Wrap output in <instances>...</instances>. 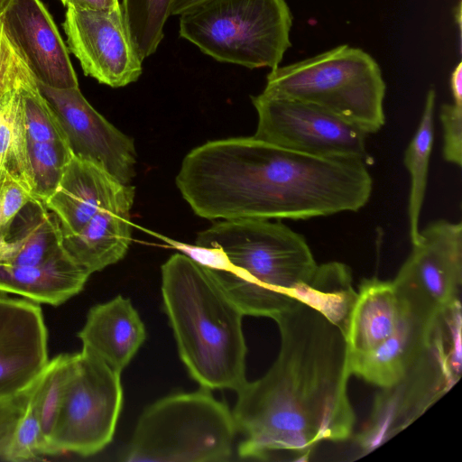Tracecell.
I'll use <instances>...</instances> for the list:
<instances>
[{
	"mask_svg": "<svg viewBox=\"0 0 462 462\" xmlns=\"http://www.w3.org/2000/svg\"><path fill=\"white\" fill-rule=\"evenodd\" d=\"M67 8L77 10L101 11L116 8L120 5L118 0H60Z\"/></svg>",
	"mask_w": 462,
	"mask_h": 462,
	"instance_id": "obj_35",
	"label": "cell"
},
{
	"mask_svg": "<svg viewBox=\"0 0 462 462\" xmlns=\"http://www.w3.org/2000/svg\"><path fill=\"white\" fill-rule=\"evenodd\" d=\"M48 362L47 329L41 307L0 296V400L30 388Z\"/></svg>",
	"mask_w": 462,
	"mask_h": 462,
	"instance_id": "obj_15",
	"label": "cell"
},
{
	"mask_svg": "<svg viewBox=\"0 0 462 462\" xmlns=\"http://www.w3.org/2000/svg\"><path fill=\"white\" fill-rule=\"evenodd\" d=\"M134 199V187L105 169L72 155L54 192L43 202L57 217L63 237L78 233L101 208Z\"/></svg>",
	"mask_w": 462,
	"mask_h": 462,
	"instance_id": "obj_16",
	"label": "cell"
},
{
	"mask_svg": "<svg viewBox=\"0 0 462 462\" xmlns=\"http://www.w3.org/2000/svg\"><path fill=\"white\" fill-rule=\"evenodd\" d=\"M172 0H121L131 42L142 60L152 55L164 37Z\"/></svg>",
	"mask_w": 462,
	"mask_h": 462,
	"instance_id": "obj_26",
	"label": "cell"
},
{
	"mask_svg": "<svg viewBox=\"0 0 462 462\" xmlns=\"http://www.w3.org/2000/svg\"><path fill=\"white\" fill-rule=\"evenodd\" d=\"M208 0H172L170 9V15H180L183 12Z\"/></svg>",
	"mask_w": 462,
	"mask_h": 462,
	"instance_id": "obj_37",
	"label": "cell"
},
{
	"mask_svg": "<svg viewBox=\"0 0 462 462\" xmlns=\"http://www.w3.org/2000/svg\"><path fill=\"white\" fill-rule=\"evenodd\" d=\"M35 383L30 388L17 395L0 400L1 458H5L17 424L25 410Z\"/></svg>",
	"mask_w": 462,
	"mask_h": 462,
	"instance_id": "obj_34",
	"label": "cell"
},
{
	"mask_svg": "<svg viewBox=\"0 0 462 462\" xmlns=\"http://www.w3.org/2000/svg\"><path fill=\"white\" fill-rule=\"evenodd\" d=\"M23 221L0 238V263L28 266L43 263L63 250V235L57 217L43 202L25 206Z\"/></svg>",
	"mask_w": 462,
	"mask_h": 462,
	"instance_id": "obj_22",
	"label": "cell"
},
{
	"mask_svg": "<svg viewBox=\"0 0 462 462\" xmlns=\"http://www.w3.org/2000/svg\"><path fill=\"white\" fill-rule=\"evenodd\" d=\"M236 433L232 411L208 389L176 393L143 411L122 460L227 461Z\"/></svg>",
	"mask_w": 462,
	"mask_h": 462,
	"instance_id": "obj_6",
	"label": "cell"
},
{
	"mask_svg": "<svg viewBox=\"0 0 462 462\" xmlns=\"http://www.w3.org/2000/svg\"><path fill=\"white\" fill-rule=\"evenodd\" d=\"M37 381L5 456V460L24 461L52 456L40 424L35 398Z\"/></svg>",
	"mask_w": 462,
	"mask_h": 462,
	"instance_id": "obj_30",
	"label": "cell"
},
{
	"mask_svg": "<svg viewBox=\"0 0 462 462\" xmlns=\"http://www.w3.org/2000/svg\"><path fill=\"white\" fill-rule=\"evenodd\" d=\"M176 185L203 218L299 220L358 211L373 180L364 161L310 155L251 136L194 148Z\"/></svg>",
	"mask_w": 462,
	"mask_h": 462,
	"instance_id": "obj_2",
	"label": "cell"
},
{
	"mask_svg": "<svg viewBox=\"0 0 462 462\" xmlns=\"http://www.w3.org/2000/svg\"><path fill=\"white\" fill-rule=\"evenodd\" d=\"M291 26L285 0H208L180 14L179 35L217 61L273 69Z\"/></svg>",
	"mask_w": 462,
	"mask_h": 462,
	"instance_id": "obj_7",
	"label": "cell"
},
{
	"mask_svg": "<svg viewBox=\"0 0 462 462\" xmlns=\"http://www.w3.org/2000/svg\"><path fill=\"white\" fill-rule=\"evenodd\" d=\"M406 310L393 281L364 279L346 334L348 363L371 354L391 337Z\"/></svg>",
	"mask_w": 462,
	"mask_h": 462,
	"instance_id": "obj_19",
	"label": "cell"
},
{
	"mask_svg": "<svg viewBox=\"0 0 462 462\" xmlns=\"http://www.w3.org/2000/svg\"><path fill=\"white\" fill-rule=\"evenodd\" d=\"M35 200L32 191L5 172L0 178V238L5 237L18 214Z\"/></svg>",
	"mask_w": 462,
	"mask_h": 462,
	"instance_id": "obj_32",
	"label": "cell"
},
{
	"mask_svg": "<svg viewBox=\"0 0 462 462\" xmlns=\"http://www.w3.org/2000/svg\"><path fill=\"white\" fill-rule=\"evenodd\" d=\"M385 91L376 60L343 44L271 69L263 92L317 105L368 134L385 124Z\"/></svg>",
	"mask_w": 462,
	"mask_h": 462,
	"instance_id": "obj_5",
	"label": "cell"
},
{
	"mask_svg": "<svg viewBox=\"0 0 462 462\" xmlns=\"http://www.w3.org/2000/svg\"><path fill=\"white\" fill-rule=\"evenodd\" d=\"M273 320L281 342L275 361L263 376L236 392L232 414L242 435L237 454L307 461L320 442L345 441L353 433L346 337L300 300Z\"/></svg>",
	"mask_w": 462,
	"mask_h": 462,
	"instance_id": "obj_1",
	"label": "cell"
},
{
	"mask_svg": "<svg viewBox=\"0 0 462 462\" xmlns=\"http://www.w3.org/2000/svg\"><path fill=\"white\" fill-rule=\"evenodd\" d=\"M21 95L28 141L69 145L60 124L39 90L37 82L23 88Z\"/></svg>",
	"mask_w": 462,
	"mask_h": 462,
	"instance_id": "obj_29",
	"label": "cell"
},
{
	"mask_svg": "<svg viewBox=\"0 0 462 462\" xmlns=\"http://www.w3.org/2000/svg\"><path fill=\"white\" fill-rule=\"evenodd\" d=\"M78 337L82 349L121 374L143 344L146 330L131 300L117 295L89 310Z\"/></svg>",
	"mask_w": 462,
	"mask_h": 462,
	"instance_id": "obj_17",
	"label": "cell"
},
{
	"mask_svg": "<svg viewBox=\"0 0 462 462\" xmlns=\"http://www.w3.org/2000/svg\"><path fill=\"white\" fill-rule=\"evenodd\" d=\"M196 245L218 250L208 268L244 316L274 319L318 266L304 236L281 221L222 220L200 232Z\"/></svg>",
	"mask_w": 462,
	"mask_h": 462,
	"instance_id": "obj_3",
	"label": "cell"
},
{
	"mask_svg": "<svg viewBox=\"0 0 462 462\" xmlns=\"http://www.w3.org/2000/svg\"><path fill=\"white\" fill-rule=\"evenodd\" d=\"M251 100L258 116L255 138L314 156L367 160V134L329 111L263 92Z\"/></svg>",
	"mask_w": 462,
	"mask_h": 462,
	"instance_id": "obj_10",
	"label": "cell"
},
{
	"mask_svg": "<svg viewBox=\"0 0 462 462\" xmlns=\"http://www.w3.org/2000/svg\"><path fill=\"white\" fill-rule=\"evenodd\" d=\"M134 200L101 208L78 233L63 237L67 254L89 274L125 256L132 238L130 211Z\"/></svg>",
	"mask_w": 462,
	"mask_h": 462,
	"instance_id": "obj_20",
	"label": "cell"
},
{
	"mask_svg": "<svg viewBox=\"0 0 462 462\" xmlns=\"http://www.w3.org/2000/svg\"><path fill=\"white\" fill-rule=\"evenodd\" d=\"M436 90L430 88L415 134L404 152V165L411 177L408 202L409 235L412 245L420 241L419 222L425 198L430 154L434 143Z\"/></svg>",
	"mask_w": 462,
	"mask_h": 462,
	"instance_id": "obj_24",
	"label": "cell"
},
{
	"mask_svg": "<svg viewBox=\"0 0 462 462\" xmlns=\"http://www.w3.org/2000/svg\"><path fill=\"white\" fill-rule=\"evenodd\" d=\"M3 2H4V0H0V6H1V5H2V3H3Z\"/></svg>",
	"mask_w": 462,
	"mask_h": 462,
	"instance_id": "obj_39",
	"label": "cell"
},
{
	"mask_svg": "<svg viewBox=\"0 0 462 462\" xmlns=\"http://www.w3.org/2000/svg\"><path fill=\"white\" fill-rule=\"evenodd\" d=\"M162 295L190 376L208 390L238 391L247 382L244 314L208 268L172 254L162 266Z\"/></svg>",
	"mask_w": 462,
	"mask_h": 462,
	"instance_id": "obj_4",
	"label": "cell"
},
{
	"mask_svg": "<svg viewBox=\"0 0 462 462\" xmlns=\"http://www.w3.org/2000/svg\"><path fill=\"white\" fill-rule=\"evenodd\" d=\"M70 355L61 354L48 362L39 377L35 389L38 415L42 434L50 445L56 427L64 387L68 376Z\"/></svg>",
	"mask_w": 462,
	"mask_h": 462,
	"instance_id": "obj_27",
	"label": "cell"
},
{
	"mask_svg": "<svg viewBox=\"0 0 462 462\" xmlns=\"http://www.w3.org/2000/svg\"><path fill=\"white\" fill-rule=\"evenodd\" d=\"M420 235V243L412 245L393 282L410 306L437 315L459 300L462 224L437 220Z\"/></svg>",
	"mask_w": 462,
	"mask_h": 462,
	"instance_id": "obj_11",
	"label": "cell"
},
{
	"mask_svg": "<svg viewBox=\"0 0 462 462\" xmlns=\"http://www.w3.org/2000/svg\"><path fill=\"white\" fill-rule=\"evenodd\" d=\"M443 126V158L448 162L462 164V104H443L439 113Z\"/></svg>",
	"mask_w": 462,
	"mask_h": 462,
	"instance_id": "obj_33",
	"label": "cell"
},
{
	"mask_svg": "<svg viewBox=\"0 0 462 462\" xmlns=\"http://www.w3.org/2000/svg\"><path fill=\"white\" fill-rule=\"evenodd\" d=\"M62 26L68 49L86 76L121 88L142 75L143 60L131 42L120 5L101 11L67 8Z\"/></svg>",
	"mask_w": 462,
	"mask_h": 462,
	"instance_id": "obj_12",
	"label": "cell"
},
{
	"mask_svg": "<svg viewBox=\"0 0 462 462\" xmlns=\"http://www.w3.org/2000/svg\"><path fill=\"white\" fill-rule=\"evenodd\" d=\"M0 23L37 81L54 88L79 87L68 48L40 0H4Z\"/></svg>",
	"mask_w": 462,
	"mask_h": 462,
	"instance_id": "obj_14",
	"label": "cell"
},
{
	"mask_svg": "<svg viewBox=\"0 0 462 462\" xmlns=\"http://www.w3.org/2000/svg\"><path fill=\"white\" fill-rule=\"evenodd\" d=\"M21 89L9 92L0 99V178L7 172L32 193Z\"/></svg>",
	"mask_w": 462,
	"mask_h": 462,
	"instance_id": "obj_25",
	"label": "cell"
},
{
	"mask_svg": "<svg viewBox=\"0 0 462 462\" xmlns=\"http://www.w3.org/2000/svg\"><path fill=\"white\" fill-rule=\"evenodd\" d=\"M406 304L393 335L371 354L348 363L351 374L385 388L400 381L425 351L438 314L430 315Z\"/></svg>",
	"mask_w": 462,
	"mask_h": 462,
	"instance_id": "obj_18",
	"label": "cell"
},
{
	"mask_svg": "<svg viewBox=\"0 0 462 462\" xmlns=\"http://www.w3.org/2000/svg\"><path fill=\"white\" fill-rule=\"evenodd\" d=\"M36 82V79L6 37L0 23V99L14 90Z\"/></svg>",
	"mask_w": 462,
	"mask_h": 462,
	"instance_id": "obj_31",
	"label": "cell"
},
{
	"mask_svg": "<svg viewBox=\"0 0 462 462\" xmlns=\"http://www.w3.org/2000/svg\"><path fill=\"white\" fill-rule=\"evenodd\" d=\"M450 88L454 102L462 104V63L459 62L450 77Z\"/></svg>",
	"mask_w": 462,
	"mask_h": 462,
	"instance_id": "obj_36",
	"label": "cell"
},
{
	"mask_svg": "<svg viewBox=\"0 0 462 462\" xmlns=\"http://www.w3.org/2000/svg\"><path fill=\"white\" fill-rule=\"evenodd\" d=\"M461 306L440 311L428 347L396 383L383 388L356 440L370 452L420 417L461 374Z\"/></svg>",
	"mask_w": 462,
	"mask_h": 462,
	"instance_id": "obj_8",
	"label": "cell"
},
{
	"mask_svg": "<svg viewBox=\"0 0 462 462\" xmlns=\"http://www.w3.org/2000/svg\"><path fill=\"white\" fill-rule=\"evenodd\" d=\"M119 373L82 349L70 355L51 439L53 455H95L112 440L123 404Z\"/></svg>",
	"mask_w": 462,
	"mask_h": 462,
	"instance_id": "obj_9",
	"label": "cell"
},
{
	"mask_svg": "<svg viewBox=\"0 0 462 462\" xmlns=\"http://www.w3.org/2000/svg\"><path fill=\"white\" fill-rule=\"evenodd\" d=\"M89 275L63 248L52 258L34 265L0 263V291L58 306L81 291Z\"/></svg>",
	"mask_w": 462,
	"mask_h": 462,
	"instance_id": "obj_21",
	"label": "cell"
},
{
	"mask_svg": "<svg viewBox=\"0 0 462 462\" xmlns=\"http://www.w3.org/2000/svg\"><path fill=\"white\" fill-rule=\"evenodd\" d=\"M52 108L74 156L100 166L123 184L135 176L134 140L102 116L79 87L54 88L37 81Z\"/></svg>",
	"mask_w": 462,
	"mask_h": 462,
	"instance_id": "obj_13",
	"label": "cell"
},
{
	"mask_svg": "<svg viewBox=\"0 0 462 462\" xmlns=\"http://www.w3.org/2000/svg\"><path fill=\"white\" fill-rule=\"evenodd\" d=\"M293 297L322 313L346 337L357 298L347 265L339 262L318 264L310 280Z\"/></svg>",
	"mask_w": 462,
	"mask_h": 462,
	"instance_id": "obj_23",
	"label": "cell"
},
{
	"mask_svg": "<svg viewBox=\"0 0 462 462\" xmlns=\"http://www.w3.org/2000/svg\"><path fill=\"white\" fill-rule=\"evenodd\" d=\"M72 155L68 144L28 141L35 200L44 202L54 192Z\"/></svg>",
	"mask_w": 462,
	"mask_h": 462,
	"instance_id": "obj_28",
	"label": "cell"
},
{
	"mask_svg": "<svg viewBox=\"0 0 462 462\" xmlns=\"http://www.w3.org/2000/svg\"><path fill=\"white\" fill-rule=\"evenodd\" d=\"M455 21L457 20V23L459 27V31L461 28V2L458 3L457 6L455 8V14H454Z\"/></svg>",
	"mask_w": 462,
	"mask_h": 462,
	"instance_id": "obj_38",
	"label": "cell"
}]
</instances>
